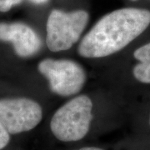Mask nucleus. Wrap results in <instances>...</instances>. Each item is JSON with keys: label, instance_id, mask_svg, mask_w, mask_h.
I'll return each mask as SVG.
<instances>
[{"label": "nucleus", "instance_id": "obj_8", "mask_svg": "<svg viewBox=\"0 0 150 150\" xmlns=\"http://www.w3.org/2000/svg\"><path fill=\"white\" fill-rule=\"evenodd\" d=\"M134 57L139 62L150 63V43H145L138 48L134 53Z\"/></svg>", "mask_w": 150, "mask_h": 150}, {"label": "nucleus", "instance_id": "obj_2", "mask_svg": "<svg viewBox=\"0 0 150 150\" xmlns=\"http://www.w3.org/2000/svg\"><path fill=\"white\" fill-rule=\"evenodd\" d=\"M93 103L86 95L72 98L55 112L50 129L56 139L74 142L83 139L88 133L93 119Z\"/></svg>", "mask_w": 150, "mask_h": 150}, {"label": "nucleus", "instance_id": "obj_11", "mask_svg": "<svg viewBox=\"0 0 150 150\" xmlns=\"http://www.w3.org/2000/svg\"><path fill=\"white\" fill-rule=\"evenodd\" d=\"M29 1L34 4H44L48 3L49 0H29Z\"/></svg>", "mask_w": 150, "mask_h": 150}, {"label": "nucleus", "instance_id": "obj_10", "mask_svg": "<svg viewBox=\"0 0 150 150\" xmlns=\"http://www.w3.org/2000/svg\"><path fill=\"white\" fill-rule=\"evenodd\" d=\"M10 141V134L0 123V150L4 149Z\"/></svg>", "mask_w": 150, "mask_h": 150}, {"label": "nucleus", "instance_id": "obj_6", "mask_svg": "<svg viewBox=\"0 0 150 150\" xmlns=\"http://www.w3.org/2000/svg\"><path fill=\"white\" fill-rule=\"evenodd\" d=\"M0 41L12 43L16 54L22 58L37 54L42 46L37 33L23 23H0Z\"/></svg>", "mask_w": 150, "mask_h": 150}, {"label": "nucleus", "instance_id": "obj_7", "mask_svg": "<svg viewBox=\"0 0 150 150\" xmlns=\"http://www.w3.org/2000/svg\"><path fill=\"white\" fill-rule=\"evenodd\" d=\"M133 74L139 82L144 84H150V63L139 62V64L134 66Z\"/></svg>", "mask_w": 150, "mask_h": 150}, {"label": "nucleus", "instance_id": "obj_12", "mask_svg": "<svg viewBox=\"0 0 150 150\" xmlns=\"http://www.w3.org/2000/svg\"><path fill=\"white\" fill-rule=\"evenodd\" d=\"M75 150H103L102 149H99V148H96V147H84V148H82L79 149H75Z\"/></svg>", "mask_w": 150, "mask_h": 150}, {"label": "nucleus", "instance_id": "obj_14", "mask_svg": "<svg viewBox=\"0 0 150 150\" xmlns=\"http://www.w3.org/2000/svg\"><path fill=\"white\" fill-rule=\"evenodd\" d=\"M131 1H137V0H131Z\"/></svg>", "mask_w": 150, "mask_h": 150}, {"label": "nucleus", "instance_id": "obj_3", "mask_svg": "<svg viewBox=\"0 0 150 150\" xmlns=\"http://www.w3.org/2000/svg\"><path fill=\"white\" fill-rule=\"evenodd\" d=\"M88 21V13L86 11H52L46 25V43L49 50L60 52L69 49L79 39Z\"/></svg>", "mask_w": 150, "mask_h": 150}, {"label": "nucleus", "instance_id": "obj_5", "mask_svg": "<svg viewBox=\"0 0 150 150\" xmlns=\"http://www.w3.org/2000/svg\"><path fill=\"white\" fill-rule=\"evenodd\" d=\"M43 110L27 98L0 99V123L9 134L30 131L41 122Z\"/></svg>", "mask_w": 150, "mask_h": 150}, {"label": "nucleus", "instance_id": "obj_9", "mask_svg": "<svg viewBox=\"0 0 150 150\" xmlns=\"http://www.w3.org/2000/svg\"><path fill=\"white\" fill-rule=\"evenodd\" d=\"M23 0H0V12H8L14 6L21 4Z\"/></svg>", "mask_w": 150, "mask_h": 150}, {"label": "nucleus", "instance_id": "obj_1", "mask_svg": "<svg viewBox=\"0 0 150 150\" xmlns=\"http://www.w3.org/2000/svg\"><path fill=\"white\" fill-rule=\"evenodd\" d=\"M150 26V11L124 8L103 16L86 34L79 45L81 56L103 58L128 46Z\"/></svg>", "mask_w": 150, "mask_h": 150}, {"label": "nucleus", "instance_id": "obj_4", "mask_svg": "<svg viewBox=\"0 0 150 150\" xmlns=\"http://www.w3.org/2000/svg\"><path fill=\"white\" fill-rule=\"evenodd\" d=\"M38 69L48 80L51 91L60 96L78 93L86 82L85 71L78 63L69 59H43Z\"/></svg>", "mask_w": 150, "mask_h": 150}, {"label": "nucleus", "instance_id": "obj_13", "mask_svg": "<svg viewBox=\"0 0 150 150\" xmlns=\"http://www.w3.org/2000/svg\"><path fill=\"white\" fill-rule=\"evenodd\" d=\"M149 128H150V115H149Z\"/></svg>", "mask_w": 150, "mask_h": 150}]
</instances>
